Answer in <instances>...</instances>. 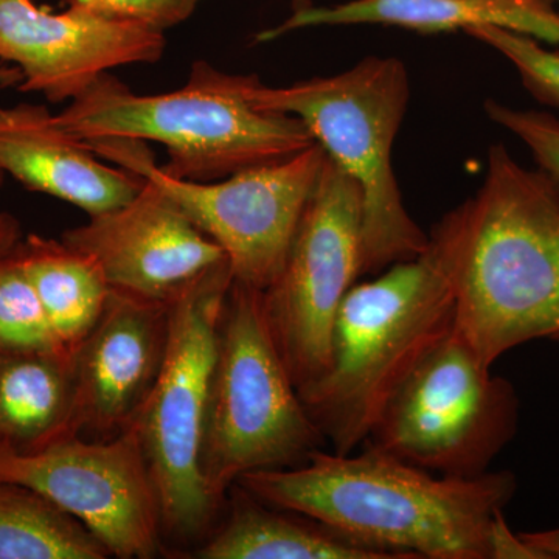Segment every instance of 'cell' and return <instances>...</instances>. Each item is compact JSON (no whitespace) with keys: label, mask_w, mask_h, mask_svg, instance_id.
Masks as SVG:
<instances>
[{"label":"cell","mask_w":559,"mask_h":559,"mask_svg":"<svg viewBox=\"0 0 559 559\" xmlns=\"http://www.w3.org/2000/svg\"><path fill=\"white\" fill-rule=\"evenodd\" d=\"M382 24L421 33L499 27L559 44V11L549 0H349L331 7L296 3L288 20L257 36L271 43L304 28Z\"/></svg>","instance_id":"16"},{"label":"cell","mask_w":559,"mask_h":559,"mask_svg":"<svg viewBox=\"0 0 559 559\" xmlns=\"http://www.w3.org/2000/svg\"><path fill=\"white\" fill-rule=\"evenodd\" d=\"M109 557L90 530L39 492L0 481V559Z\"/></svg>","instance_id":"20"},{"label":"cell","mask_w":559,"mask_h":559,"mask_svg":"<svg viewBox=\"0 0 559 559\" xmlns=\"http://www.w3.org/2000/svg\"><path fill=\"white\" fill-rule=\"evenodd\" d=\"M0 352L69 353L13 252L0 260Z\"/></svg>","instance_id":"21"},{"label":"cell","mask_w":559,"mask_h":559,"mask_svg":"<svg viewBox=\"0 0 559 559\" xmlns=\"http://www.w3.org/2000/svg\"><path fill=\"white\" fill-rule=\"evenodd\" d=\"M14 257L38 294L55 336L69 353L97 325L110 293L98 261L62 240L28 235Z\"/></svg>","instance_id":"19"},{"label":"cell","mask_w":559,"mask_h":559,"mask_svg":"<svg viewBox=\"0 0 559 559\" xmlns=\"http://www.w3.org/2000/svg\"><path fill=\"white\" fill-rule=\"evenodd\" d=\"M0 481L39 492L90 530L110 557L159 554V500L134 430L97 441L62 437L35 451L0 443Z\"/></svg>","instance_id":"11"},{"label":"cell","mask_w":559,"mask_h":559,"mask_svg":"<svg viewBox=\"0 0 559 559\" xmlns=\"http://www.w3.org/2000/svg\"><path fill=\"white\" fill-rule=\"evenodd\" d=\"M455 326L491 367L535 341L559 344V193L549 176L489 150L484 186L452 210Z\"/></svg>","instance_id":"2"},{"label":"cell","mask_w":559,"mask_h":559,"mask_svg":"<svg viewBox=\"0 0 559 559\" xmlns=\"http://www.w3.org/2000/svg\"><path fill=\"white\" fill-rule=\"evenodd\" d=\"M253 108L297 117L362 194V275L415 259L429 235L404 207L392 148L409 103V75L396 58L369 57L333 76L270 87L248 76Z\"/></svg>","instance_id":"5"},{"label":"cell","mask_w":559,"mask_h":559,"mask_svg":"<svg viewBox=\"0 0 559 559\" xmlns=\"http://www.w3.org/2000/svg\"><path fill=\"white\" fill-rule=\"evenodd\" d=\"M362 277V194L326 157L285 266L264 290L272 333L297 389L329 369L337 311Z\"/></svg>","instance_id":"10"},{"label":"cell","mask_w":559,"mask_h":559,"mask_svg":"<svg viewBox=\"0 0 559 559\" xmlns=\"http://www.w3.org/2000/svg\"><path fill=\"white\" fill-rule=\"evenodd\" d=\"M249 75H230L194 62L186 86L167 94H134L110 73L55 116L83 143L156 142L167 148L160 167L173 178L215 182L235 173L289 159L314 139L297 117L253 108Z\"/></svg>","instance_id":"4"},{"label":"cell","mask_w":559,"mask_h":559,"mask_svg":"<svg viewBox=\"0 0 559 559\" xmlns=\"http://www.w3.org/2000/svg\"><path fill=\"white\" fill-rule=\"evenodd\" d=\"M549 2H557L559 5V0H549ZM559 11V10H558Z\"/></svg>","instance_id":"28"},{"label":"cell","mask_w":559,"mask_h":559,"mask_svg":"<svg viewBox=\"0 0 559 559\" xmlns=\"http://www.w3.org/2000/svg\"><path fill=\"white\" fill-rule=\"evenodd\" d=\"M171 305L110 293L97 325L73 353L72 432L119 436L156 382Z\"/></svg>","instance_id":"14"},{"label":"cell","mask_w":559,"mask_h":559,"mask_svg":"<svg viewBox=\"0 0 559 559\" xmlns=\"http://www.w3.org/2000/svg\"><path fill=\"white\" fill-rule=\"evenodd\" d=\"M73 355L0 352V443L35 451L72 432Z\"/></svg>","instance_id":"18"},{"label":"cell","mask_w":559,"mask_h":559,"mask_svg":"<svg viewBox=\"0 0 559 559\" xmlns=\"http://www.w3.org/2000/svg\"><path fill=\"white\" fill-rule=\"evenodd\" d=\"M489 559H543L538 551L507 524L503 510L496 513L489 532Z\"/></svg>","instance_id":"25"},{"label":"cell","mask_w":559,"mask_h":559,"mask_svg":"<svg viewBox=\"0 0 559 559\" xmlns=\"http://www.w3.org/2000/svg\"><path fill=\"white\" fill-rule=\"evenodd\" d=\"M22 80L21 70L14 66L0 61V87L14 86ZM3 173L0 170V186H2ZM22 240L20 221L10 213L0 212V260L9 257Z\"/></svg>","instance_id":"26"},{"label":"cell","mask_w":559,"mask_h":559,"mask_svg":"<svg viewBox=\"0 0 559 559\" xmlns=\"http://www.w3.org/2000/svg\"><path fill=\"white\" fill-rule=\"evenodd\" d=\"M165 33L69 5L61 13L35 0H0V61L21 70V92L47 102L75 100L110 70L154 64Z\"/></svg>","instance_id":"12"},{"label":"cell","mask_w":559,"mask_h":559,"mask_svg":"<svg viewBox=\"0 0 559 559\" xmlns=\"http://www.w3.org/2000/svg\"><path fill=\"white\" fill-rule=\"evenodd\" d=\"M466 33L506 57L536 100L559 108V51L544 49L538 39L506 28L479 27Z\"/></svg>","instance_id":"22"},{"label":"cell","mask_w":559,"mask_h":559,"mask_svg":"<svg viewBox=\"0 0 559 559\" xmlns=\"http://www.w3.org/2000/svg\"><path fill=\"white\" fill-rule=\"evenodd\" d=\"M68 3L165 33L190 20L201 0H68Z\"/></svg>","instance_id":"24"},{"label":"cell","mask_w":559,"mask_h":559,"mask_svg":"<svg viewBox=\"0 0 559 559\" xmlns=\"http://www.w3.org/2000/svg\"><path fill=\"white\" fill-rule=\"evenodd\" d=\"M543 559H559V527L521 533Z\"/></svg>","instance_id":"27"},{"label":"cell","mask_w":559,"mask_h":559,"mask_svg":"<svg viewBox=\"0 0 559 559\" xmlns=\"http://www.w3.org/2000/svg\"><path fill=\"white\" fill-rule=\"evenodd\" d=\"M489 119L521 139L533 157L538 162L539 170L549 176L559 193V119L536 110L509 108L502 103H485Z\"/></svg>","instance_id":"23"},{"label":"cell","mask_w":559,"mask_h":559,"mask_svg":"<svg viewBox=\"0 0 559 559\" xmlns=\"http://www.w3.org/2000/svg\"><path fill=\"white\" fill-rule=\"evenodd\" d=\"M221 261L173 301L156 382L127 429L138 436L159 500L162 533L200 538L221 509L202 476L210 385L231 286Z\"/></svg>","instance_id":"7"},{"label":"cell","mask_w":559,"mask_h":559,"mask_svg":"<svg viewBox=\"0 0 559 559\" xmlns=\"http://www.w3.org/2000/svg\"><path fill=\"white\" fill-rule=\"evenodd\" d=\"M518 423L513 384L491 373L454 323L393 393L364 444L439 476L471 479L487 473Z\"/></svg>","instance_id":"8"},{"label":"cell","mask_w":559,"mask_h":559,"mask_svg":"<svg viewBox=\"0 0 559 559\" xmlns=\"http://www.w3.org/2000/svg\"><path fill=\"white\" fill-rule=\"evenodd\" d=\"M325 443L272 333L263 290L231 282L202 444L210 495L223 503L245 474L299 466Z\"/></svg>","instance_id":"6"},{"label":"cell","mask_w":559,"mask_h":559,"mask_svg":"<svg viewBox=\"0 0 559 559\" xmlns=\"http://www.w3.org/2000/svg\"><path fill=\"white\" fill-rule=\"evenodd\" d=\"M0 170L90 216L128 204L145 183L134 173L103 164L46 106L28 103L0 108Z\"/></svg>","instance_id":"15"},{"label":"cell","mask_w":559,"mask_h":559,"mask_svg":"<svg viewBox=\"0 0 559 559\" xmlns=\"http://www.w3.org/2000/svg\"><path fill=\"white\" fill-rule=\"evenodd\" d=\"M95 156L148 179L223 249L231 278L266 290L285 266L290 245L326 162L319 143L289 159L235 173L215 182L173 178L143 142H87Z\"/></svg>","instance_id":"9"},{"label":"cell","mask_w":559,"mask_h":559,"mask_svg":"<svg viewBox=\"0 0 559 559\" xmlns=\"http://www.w3.org/2000/svg\"><path fill=\"white\" fill-rule=\"evenodd\" d=\"M61 240L98 261L112 293L159 305H171L227 260L148 179L128 204L90 216Z\"/></svg>","instance_id":"13"},{"label":"cell","mask_w":559,"mask_h":559,"mask_svg":"<svg viewBox=\"0 0 559 559\" xmlns=\"http://www.w3.org/2000/svg\"><path fill=\"white\" fill-rule=\"evenodd\" d=\"M229 513L197 551L200 559H401L296 511L278 509L235 484Z\"/></svg>","instance_id":"17"},{"label":"cell","mask_w":559,"mask_h":559,"mask_svg":"<svg viewBox=\"0 0 559 559\" xmlns=\"http://www.w3.org/2000/svg\"><path fill=\"white\" fill-rule=\"evenodd\" d=\"M237 484L401 559H489L492 520L518 488L510 471L439 476L367 444L360 454L318 450L299 466Z\"/></svg>","instance_id":"1"},{"label":"cell","mask_w":559,"mask_h":559,"mask_svg":"<svg viewBox=\"0 0 559 559\" xmlns=\"http://www.w3.org/2000/svg\"><path fill=\"white\" fill-rule=\"evenodd\" d=\"M455 323L454 223L433 227L428 248L353 285L331 336L329 369L300 389L337 454L366 443L393 393Z\"/></svg>","instance_id":"3"}]
</instances>
